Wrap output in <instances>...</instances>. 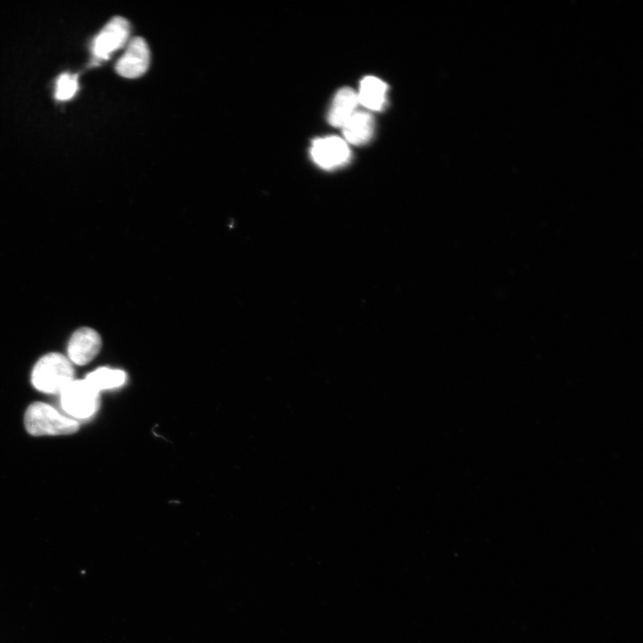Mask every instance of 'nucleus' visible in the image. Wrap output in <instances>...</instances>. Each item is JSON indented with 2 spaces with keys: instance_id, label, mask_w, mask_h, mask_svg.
Masks as SVG:
<instances>
[{
  "instance_id": "11",
  "label": "nucleus",
  "mask_w": 643,
  "mask_h": 643,
  "mask_svg": "<svg viewBox=\"0 0 643 643\" xmlns=\"http://www.w3.org/2000/svg\"><path fill=\"white\" fill-rule=\"evenodd\" d=\"M96 391L113 388L122 385L126 374L121 370L102 367L88 373L84 379Z\"/></svg>"
},
{
  "instance_id": "1",
  "label": "nucleus",
  "mask_w": 643,
  "mask_h": 643,
  "mask_svg": "<svg viewBox=\"0 0 643 643\" xmlns=\"http://www.w3.org/2000/svg\"><path fill=\"white\" fill-rule=\"evenodd\" d=\"M74 370L71 361L58 353L41 357L31 372V382L39 391L61 393L73 380Z\"/></svg>"
},
{
  "instance_id": "8",
  "label": "nucleus",
  "mask_w": 643,
  "mask_h": 643,
  "mask_svg": "<svg viewBox=\"0 0 643 643\" xmlns=\"http://www.w3.org/2000/svg\"><path fill=\"white\" fill-rule=\"evenodd\" d=\"M357 93L350 88H342L335 95L331 103L328 121L334 127H341L355 113Z\"/></svg>"
},
{
  "instance_id": "5",
  "label": "nucleus",
  "mask_w": 643,
  "mask_h": 643,
  "mask_svg": "<svg viewBox=\"0 0 643 643\" xmlns=\"http://www.w3.org/2000/svg\"><path fill=\"white\" fill-rule=\"evenodd\" d=\"M150 52L146 40L140 37L129 40L125 51L117 61L115 70L124 78L136 79L148 69Z\"/></svg>"
},
{
  "instance_id": "12",
  "label": "nucleus",
  "mask_w": 643,
  "mask_h": 643,
  "mask_svg": "<svg viewBox=\"0 0 643 643\" xmlns=\"http://www.w3.org/2000/svg\"><path fill=\"white\" fill-rule=\"evenodd\" d=\"M78 88V75L68 72L63 73L56 80L54 96L60 101L69 100L74 96Z\"/></svg>"
},
{
  "instance_id": "10",
  "label": "nucleus",
  "mask_w": 643,
  "mask_h": 643,
  "mask_svg": "<svg viewBox=\"0 0 643 643\" xmlns=\"http://www.w3.org/2000/svg\"><path fill=\"white\" fill-rule=\"evenodd\" d=\"M387 85L378 78L368 76L363 79L357 94L358 102L364 107L380 111L386 103Z\"/></svg>"
},
{
  "instance_id": "2",
  "label": "nucleus",
  "mask_w": 643,
  "mask_h": 643,
  "mask_svg": "<svg viewBox=\"0 0 643 643\" xmlns=\"http://www.w3.org/2000/svg\"><path fill=\"white\" fill-rule=\"evenodd\" d=\"M24 425L33 436L67 435L79 430V423L75 420L61 414L42 402L29 405L24 415Z\"/></svg>"
},
{
  "instance_id": "4",
  "label": "nucleus",
  "mask_w": 643,
  "mask_h": 643,
  "mask_svg": "<svg viewBox=\"0 0 643 643\" xmlns=\"http://www.w3.org/2000/svg\"><path fill=\"white\" fill-rule=\"evenodd\" d=\"M129 32L126 19L121 16L111 19L93 40L91 50L95 62L108 59L113 52L127 45Z\"/></svg>"
},
{
  "instance_id": "3",
  "label": "nucleus",
  "mask_w": 643,
  "mask_h": 643,
  "mask_svg": "<svg viewBox=\"0 0 643 643\" xmlns=\"http://www.w3.org/2000/svg\"><path fill=\"white\" fill-rule=\"evenodd\" d=\"M60 395L63 409L78 419L90 417L98 407V392L85 380H73Z\"/></svg>"
},
{
  "instance_id": "9",
  "label": "nucleus",
  "mask_w": 643,
  "mask_h": 643,
  "mask_svg": "<svg viewBox=\"0 0 643 643\" xmlns=\"http://www.w3.org/2000/svg\"><path fill=\"white\" fill-rule=\"evenodd\" d=\"M346 140L353 145L364 144L372 138L373 119L365 112H355L342 126Z\"/></svg>"
},
{
  "instance_id": "7",
  "label": "nucleus",
  "mask_w": 643,
  "mask_h": 643,
  "mask_svg": "<svg viewBox=\"0 0 643 643\" xmlns=\"http://www.w3.org/2000/svg\"><path fill=\"white\" fill-rule=\"evenodd\" d=\"M101 345V338L95 330L80 328L70 338L68 359L75 364H87L97 355Z\"/></svg>"
},
{
  "instance_id": "6",
  "label": "nucleus",
  "mask_w": 643,
  "mask_h": 643,
  "mask_svg": "<svg viewBox=\"0 0 643 643\" xmlns=\"http://www.w3.org/2000/svg\"><path fill=\"white\" fill-rule=\"evenodd\" d=\"M313 161L323 169H333L346 163L350 156L348 146L338 137L313 140L311 147Z\"/></svg>"
}]
</instances>
